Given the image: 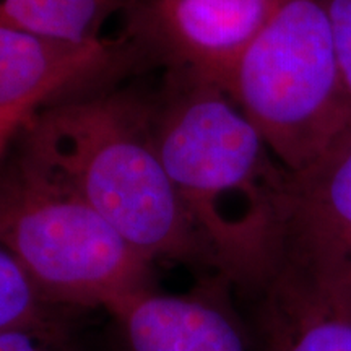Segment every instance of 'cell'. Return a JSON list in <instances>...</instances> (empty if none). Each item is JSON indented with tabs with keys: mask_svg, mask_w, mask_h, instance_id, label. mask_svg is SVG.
<instances>
[{
	"mask_svg": "<svg viewBox=\"0 0 351 351\" xmlns=\"http://www.w3.org/2000/svg\"><path fill=\"white\" fill-rule=\"evenodd\" d=\"M226 93L289 173L351 130V96L322 0H285L245 49Z\"/></svg>",
	"mask_w": 351,
	"mask_h": 351,
	"instance_id": "3957f363",
	"label": "cell"
},
{
	"mask_svg": "<svg viewBox=\"0 0 351 351\" xmlns=\"http://www.w3.org/2000/svg\"><path fill=\"white\" fill-rule=\"evenodd\" d=\"M251 296L252 351H351V298L339 276L278 262Z\"/></svg>",
	"mask_w": 351,
	"mask_h": 351,
	"instance_id": "52a82bcc",
	"label": "cell"
},
{
	"mask_svg": "<svg viewBox=\"0 0 351 351\" xmlns=\"http://www.w3.org/2000/svg\"><path fill=\"white\" fill-rule=\"evenodd\" d=\"M228 285L218 276L184 295L148 288L130 296L109 313L121 351H252L247 326L228 300Z\"/></svg>",
	"mask_w": 351,
	"mask_h": 351,
	"instance_id": "ba28073f",
	"label": "cell"
},
{
	"mask_svg": "<svg viewBox=\"0 0 351 351\" xmlns=\"http://www.w3.org/2000/svg\"><path fill=\"white\" fill-rule=\"evenodd\" d=\"M116 51L43 38L0 26V114L39 111L96 75Z\"/></svg>",
	"mask_w": 351,
	"mask_h": 351,
	"instance_id": "9c48e42d",
	"label": "cell"
},
{
	"mask_svg": "<svg viewBox=\"0 0 351 351\" xmlns=\"http://www.w3.org/2000/svg\"><path fill=\"white\" fill-rule=\"evenodd\" d=\"M0 351H82L57 315L0 330Z\"/></svg>",
	"mask_w": 351,
	"mask_h": 351,
	"instance_id": "7c38bea8",
	"label": "cell"
},
{
	"mask_svg": "<svg viewBox=\"0 0 351 351\" xmlns=\"http://www.w3.org/2000/svg\"><path fill=\"white\" fill-rule=\"evenodd\" d=\"M153 135L217 276L256 291L275 270L289 171L221 88L181 75Z\"/></svg>",
	"mask_w": 351,
	"mask_h": 351,
	"instance_id": "6da1fadb",
	"label": "cell"
},
{
	"mask_svg": "<svg viewBox=\"0 0 351 351\" xmlns=\"http://www.w3.org/2000/svg\"><path fill=\"white\" fill-rule=\"evenodd\" d=\"M15 256L0 243V330L54 315Z\"/></svg>",
	"mask_w": 351,
	"mask_h": 351,
	"instance_id": "8fae6325",
	"label": "cell"
},
{
	"mask_svg": "<svg viewBox=\"0 0 351 351\" xmlns=\"http://www.w3.org/2000/svg\"><path fill=\"white\" fill-rule=\"evenodd\" d=\"M339 280H340L341 287L345 288V291L348 293V296L351 298V262L348 263V267H346V269L341 271Z\"/></svg>",
	"mask_w": 351,
	"mask_h": 351,
	"instance_id": "9a60e30c",
	"label": "cell"
},
{
	"mask_svg": "<svg viewBox=\"0 0 351 351\" xmlns=\"http://www.w3.org/2000/svg\"><path fill=\"white\" fill-rule=\"evenodd\" d=\"M330 21L333 41L351 96V0H322Z\"/></svg>",
	"mask_w": 351,
	"mask_h": 351,
	"instance_id": "4fadbf2b",
	"label": "cell"
},
{
	"mask_svg": "<svg viewBox=\"0 0 351 351\" xmlns=\"http://www.w3.org/2000/svg\"><path fill=\"white\" fill-rule=\"evenodd\" d=\"M278 262L332 276L351 262V130L313 166L289 173Z\"/></svg>",
	"mask_w": 351,
	"mask_h": 351,
	"instance_id": "8992f818",
	"label": "cell"
},
{
	"mask_svg": "<svg viewBox=\"0 0 351 351\" xmlns=\"http://www.w3.org/2000/svg\"><path fill=\"white\" fill-rule=\"evenodd\" d=\"M137 0H0V26L117 51L135 34Z\"/></svg>",
	"mask_w": 351,
	"mask_h": 351,
	"instance_id": "30bf717a",
	"label": "cell"
},
{
	"mask_svg": "<svg viewBox=\"0 0 351 351\" xmlns=\"http://www.w3.org/2000/svg\"><path fill=\"white\" fill-rule=\"evenodd\" d=\"M21 132V156L80 195L145 261L212 269L158 153L153 108L121 95L60 101Z\"/></svg>",
	"mask_w": 351,
	"mask_h": 351,
	"instance_id": "7a4b0ae2",
	"label": "cell"
},
{
	"mask_svg": "<svg viewBox=\"0 0 351 351\" xmlns=\"http://www.w3.org/2000/svg\"><path fill=\"white\" fill-rule=\"evenodd\" d=\"M0 243L54 307L111 313L152 288V263L80 195L25 156L0 179Z\"/></svg>",
	"mask_w": 351,
	"mask_h": 351,
	"instance_id": "277c9868",
	"label": "cell"
},
{
	"mask_svg": "<svg viewBox=\"0 0 351 351\" xmlns=\"http://www.w3.org/2000/svg\"><path fill=\"white\" fill-rule=\"evenodd\" d=\"M285 0H137L135 34L181 75L226 91L239 59Z\"/></svg>",
	"mask_w": 351,
	"mask_h": 351,
	"instance_id": "5b68a950",
	"label": "cell"
},
{
	"mask_svg": "<svg viewBox=\"0 0 351 351\" xmlns=\"http://www.w3.org/2000/svg\"><path fill=\"white\" fill-rule=\"evenodd\" d=\"M36 112L38 111H16L0 114V158L5 152L8 142L32 122Z\"/></svg>",
	"mask_w": 351,
	"mask_h": 351,
	"instance_id": "5bb4252c",
	"label": "cell"
}]
</instances>
